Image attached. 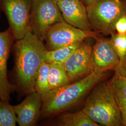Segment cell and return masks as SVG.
I'll return each mask as SVG.
<instances>
[{
	"instance_id": "6da1fadb",
	"label": "cell",
	"mask_w": 126,
	"mask_h": 126,
	"mask_svg": "<svg viewBox=\"0 0 126 126\" xmlns=\"http://www.w3.org/2000/svg\"><path fill=\"white\" fill-rule=\"evenodd\" d=\"M12 49L14 56V83L20 97L35 92L36 75L45 61L47 49L44 41L31 30L22 39L16 40Z\"/></svg>"
},
{
	"instance_id": "7a4b0ae2",
	"label": "cell",
	"mask_w": 126,
	"mask_h": 126,
	"mask_svg": "<svg viewBox=\"0 0 126 126\" xmlns=\"http://www.w3.org/2000/svg\"><path fill=\"white\" fill-rule=\"evenodd\" d=\"M105 76L106 73L93 72L73 83L50 90L42 96L40 118L53 116L71 107Z\"/></svg>"
},
{
	"instance_id": "3957f363",
	"label": "cell",
	"mask_w": 126,
	"mask_h": 126,
	"mask_svg": "<svg viewBox=\"0 0 126 126\" xmlns=\"http://www.w3.org/2000/svg\"><path fill=\"white\" fill-rule=\"evenodd\" d=\"M99 126H123L117 104L108 82L95 86L82 109Z\"/></svg>"
},
{
	"instance_id": "277c9868",
	"label": "cell",
	"mask_w": 126,
	"mask_h": 126,
	"mask_svg": "<svg viewBox=\"0 0 126 126\" xmlns=\"http://www.w3.org/2000/svg\"><path fill=\"white\" fill-rule=\"evenodd\" d=\"M86 10L92 30L111 36L116 33L117 20L126 13V0H95Z\"/></svg>"
},
{
	"instance_id": "5b68a950",
	"label": "cell",
	"mask_w": 126,
	"mask_h": 126,
	"mask_svg": "<svg viewBox=\"0 0 126 126\" xmlns=\"http://www.w3.org/2000/svg\"><path fill=\"white\" fill-rule=\"evenodd\" d=\"M64 21L55 0H32L30 29L44 41L46 33L52 25Z\"/></svg>"
},
{
	"instance_id": "8992f818",
	"label": "cell",
	"mask_w": 126,
	"mask_h": 126,
	"mask_svg": "<svg viewBox=\"0 0 126 126\" xmlns=\"http://www.w3.org/2000/svg\"><path fill=\"white\" fill-rule=\"evenodd\" d=\"M99 33L94 31H85L74 27L65 21L56 23L48 29L44 41L47 50L81 42L88 38L95 39Z\"/></svg>"
},
{
	"instance_id": "52a82bcc",
	"label": "cell",
	"mask_w": 126,
	"mask_h": 126,
	"mask_svg": "<svg viewBox=\"0 0 126 126\" xmlns=\"http://www.w3.org/2000/svg\"><path fill=\"white\" fill-rule=\"evenodd\" d=\"M0 4L16 40L22 39L30 30L32 0H0Z\"/></svg>"
},
{
	"instance_id": "ba28073f",
	"label": "cell",
	"mask_w": 126,
	"mask_h": 126,
	"mask_svg": "<svg viewBox=\"0 0 126 126\" xmlns=\"http://www.w3.org/2000/svg\"><path fill=\"white\" fill-rule=\"evenodd\" d=\"M92 51V47L84 40L62 64L71 82L93 72Z\"/></svg>"
},
{
	"instance_id": "9c48e42d",
	"label": "cell",
	"mask_w": 126,
	"mask_h": 126,
	"mask_svg": "<svg viewBox=\"0 0 126 126\" xmlns=\"http://www.w3.org/2000/svg\"><path fill=\"white\" fill-rule=\"evenodd\" d=\"M95 39L92 51L93 72L102 73L114 70L120 60L110 39L98 36Z\"/></svg>"
},
{
	"instance_id": "30bf717a",
	"label": "cell",
	"mask_w": 126,
	"mask_h": 126,
	"mask_svg": "<svg viewBox=\"0 0 126 126\" xmlns=\"http://www.w3.org/2000/svg\"><path fill=\"white\" fill-rule=\"evenodd\" d=\"M15 40L13 33L9 28L0 32V99L9 102L11 94L16 91V86L8 78L7 66L9 54Z\"/></svg>"
},
{
	"instance_id": "8fae6325",
	"label": "cell",
	"mask_w": 126,
	"mask_h": 126,
	"mask_svg": "<svg viewBox=\"0 0 126 126\" xmlns=\"http://www.w3.org/2000/svg\"><path fill=\"white\" fill-rule=\"evenodd\" d=\"M42 106V95L36 91L27 95L21 103L13 106L19 125H36L40 118Z\"/></svg>"
},
{
	"instance_id": "7c38bea8",
	"label": "cell",
	"mask_w": 126,
	"mask_h": 126,
	"mask_svg": "<svg viewBox=\"0 0 126 126\" xmlns=\"http://www.w3.org/2000/svg\"><path fill=\"white\" fill-rule=\"evenodd\" d=\"M64 21L74 27L92 31L86 7L80 0H63L57 2Z\"/></svg>"
},
{
	"instance_id": "4fadbf2b",
	"label": "cell",
	"mask_w": 126,
	"mask_h": 126,
	"mask_svg": "<svg viewBox=\"0 0 126 126\" xmlns=\"http://www.w3.org/2000/svg\"><path fill=\"white\" fill-rule=\"evenodd\" d=\"M108 83L119 109L123 126H126V77L115 72Z\"/></svg>"
},
{
	"instance_id": "5bb4252c",
	"label": "cell",
	"mask_w": 126,
	"mask_h": 126,
	"mask_svg": "<svg viewBox=\"0 0 126 126\" xmlns=\"http://www.w3.org/2000/svg\"><path fill=\"white\" fill-rule=\"evenodd\" d=\"M58 122L59 126H99L82 110L76 113L63 114L58 118Z\"/></svg>"
},
{
	"instance_id": "9a60e30c",
	"label": "cell",
	"mask_w": 126,
	"mask_h": 126,
	"mask_svg": "<svg viewBox=\"0 0 126 126\" xmlns=\"http://www.w3.org/2000/svg\"><path fill=\"white\" fill-rule=\"evenodd\" d=\"M82 43V42H78L54 50H47L45 53V62L49 64H62Z\"/></svg>"
},
{
	"instance_id": "2e32d148",
	"label": "cell",
	"mask_w": 126,
	"mask_h": 126,
	"mask_svg": "<svg viewBox=\"0 0 126 126\" xmlns=\"http://www.w3.org/2000/svg\"><path fill=\"white\" fill-rule=\"evenodd\" d=\"M49 81L50 90H53L71 83L63 64H50Z\"/></svg>"
},
{
	"instance_id": "e0dca14e",
	"label": "cell",
	"mask_w": 126,
	"mask_h": 126,
	"mask_svg": "<svg viewBox=\"0 0 126 126\" xmlns=\"http://www.w3.org/2000/svg\"><path fill=\"white\" fill-rule=\"evenodd\" d=\"M49 70L50 64L45 61L41 64L36 75L35 90L42 96L50 90L49 81Z\"/></svg>"
},
{
	"instance_id": "ac0fdd59",
	"label": "cell",
	"mask_w": 126,
	"mask_h": 126,
	"mask_svg": "<svg viewBox=\"0 0 126 126\" xmlns=\"http://www.w3.org/2000/svg\"><path fill=\"white\" fill-rule=\"evenodd\" d=\"M17 123L13 106L0 99V126H16Z\"/></svg>"
},
{
	"instance_id": "d6986e66",
	"label": "cell",
	"mask_w": 126,
	"mask_h": 126,
	"mask_svg": "<svg viewBox=\"0 0 126 126\" xmlns=\"http://www.w3.org/2000/svg\"><path fill=\"white\" fill-rule=\"evenodd\" d=\"M120 60L126 57V34L121 35L115 33L110 38Z\"/></svg>"
},
{
	"instance_id": "ffe728a7",
	"label": "cell",
	"mask_w": 126,
	"mask_h": 126,
	"mask_svg": "<svg viewBox=\"0 0 126 126\" xmlns=\"http://www.w3.org/2000/svg\"><path fill=\"white\" fill-rule=\"evenodd\" d=\"M115 30L116 32L119 35L126 34V13L117 20L115 25Z\"/></svg>"
},
{
	"instance_id": "44dd1931",
	"label": "cell",
	"mask_w": 126,
	"mask_h": 126,
	"mask_svg": "<svg viewBox=\"0 0 126 126\" xmlns=\"http://www.w3.org/2000/svg\"><path fill=\"white\" fill-rule=\"evenodd\" d=\"M113 71L118 74L126 77V57L120 60L119 64Z\"/></svg>"
},
{
	"instance_id": "7402d4cb",
	"label": "cell",
	"mask_w": 126,
	"mask_h": 126,
	"mask_svg": "<svg viewBox=\"0 0 126 126\" xmlns=\"http://www.w3.org/2000/svg\"><path fill=\"white\" fill-rule=\"evenodd\" d=\"M86 6V7L90 6L95 0H80Z\"/></svg>"
},
{
	"instance_id": "603a6c76",
	"label": "cell",
	"mask_w": 126,
	"mask_h": 126,
	"mask_svg": "<svg viewBox=\"0 0 126 126\" xmlns=\"http://www.w3.org/2000/svg\"><path fill=\"white\" fill-rule=\"evenodd\" d=\"M56 2H59V1H61V0H55Z\"/></svg>"
},
{
	"instance_id": "cb8c5ba5",
	"label": "cell",
	"mask_w": 126,
	"mask_h": 126,
	"mask_svg": "<svg viewBox=\"0 0 126 126\" xmlns=\"http://www.w3.org/2000/svg\"><path fill=\"white\" fill-rule=\"evenodd\" d=\"M1 8H0V10H1Z\"/></svg>"
},
{
	"instance_id": "d4e9b609",
	"label": "cell",
	"mask_w": 126,
	"mask_h": 126,
	"mask_svg": "<svg viewBox=\"0 0 126 126\" xmlns=\"http://www.w3.org/2000/svg\"><path fill=\"white\" fill-rule=\"evenodd\" d=\"M116 0V1H119L120 0Z\"/></svg>"
}]
</instances>
